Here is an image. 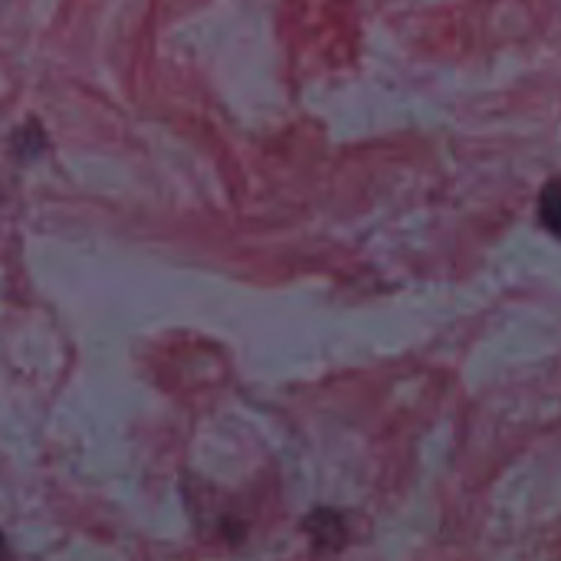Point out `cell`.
<instances>
[{
  "mask_svg": "<svg viewBox=\"0 0 561 561\" xmlns=\"http://www.w3.org/2000/svg\"><path fill=\"white\" fill-rule=\"evenodd\" d=\"M539 207H542L539 214H542L546 230H549V233H559V184H556V181H552V184H546Z\"/></svg>",
  "mask_w": 561,
  "mask_h": 561,
  "instance_id": "obj_1",
  "label": "cell"
},
{
  "mask_svg": "<svg viewBox=\"0 0 561 561\" xmlns=\"http://www.w3.org/2000/svg\"><path fill=\"white\" fill-rule=\"evenodd\" d=\"M3 556H7V546H3V539H0V561H3Z\"/></svg>",
  "mask_w": 561,
  "mask_h": 561,
  "instance_id": "obj_2",
  "label": "cell"
}]
</instances>
